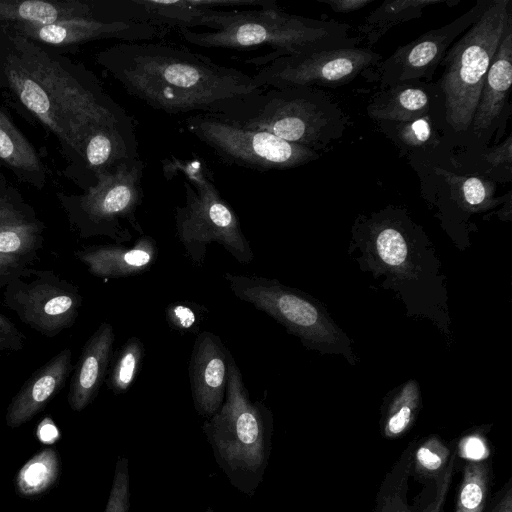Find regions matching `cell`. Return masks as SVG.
Listing matches in <instances>:
<instances>
[{"mask_svg":"<svg viewBox=\"0 0 512 512\" xmlns=\"http://www.w3.org/2000/svg\"><path fill=\"white\" fill-rule=\"evenodd\" d=\"M101 62L126 92L154 110L236 118L265 90L252 76L186 47L160 42H124Z\"/></svg>","mask_w":512,"mask_h":512,"instance_id":"obj_1","label":"cell"},{"mask_svg":"<svg viewBox=\"0 0 512 512\" xmlns=\"http://www.w3.org/2000/svg\"><path fill=\"white\" fill-rule=\"evenodd\" d=\"M353 238L375 277L398 291L408 308L443 323L446 292L439 275V261L428 249L427 238L405 211L388 207L360 216ZM444 324V323H443ZM442 324V325H443Z\"/></svg>","mask_w":512,"mask_h":512,"instance_id":"obj_2","label":"cell"},{"mask_svg":"<svg viewBox=\"0 0 512 512\" xmlns=\"http://www.w3.org/2000/svg\"><path fill=\"white\" fill-rule=\"evenodd\" d=\"M350 29L347 23L290 14L275 6L224 11L217 30L179 29L178 32L186 42L204 48L245 50L269 45L270 53L247 60L263 67L280 56L356 47L361 39L350 37Z\"/></svg>","mask_w":512,"mask_h":512,"instance_id":"obj_3","label":"cell"},{"mask_svg":"<svg viewBox=\"0 0 512 512\" xmlns=\"http://www.w3.org/2000/svg\"><path fill=\"white\" fill-rule=\"evenodd\" d=\"M273 415L261 401H252L242 373L231 359L225 399L202 429L219 468L231 485L253 496L268 466Z\"/></svg>","mask_w":512,"mask_h":512,"instance_id":"obj_4","label":"cell"},{"mask_svg":"<svg viewBox=\"0 0 512 512\" xmlns=\"http://www.w3.org/2000/svg\"><path fill=\"white\" fill-rule=\"evenodd\" d=\"M162 170L168 180L182 179L185 203L175 207L174 220L177 238L190 261L202 267L207 246L217 242L239 263H251L254 254L238 215L217 189L208 167L172 155L162 161Z\"/></svg>","mask_w":512,"mask_h":512,"instance_id":"obj_5","label":"cell"},{"mask_svg":"<svg viewBox=\"0 0 512 512\" xmlns=\"http://www.w3.org/2000/svg\"><path fill=\"white\" fill-rule=\"evenodd\" d=\"M511 21V0H487L479 18L455 40L441 61L444 71L439 88L445 121L452 132L470 129L484 78Z\"/></svg>","mask_w":512,"mask_h":512,"instance_id":"obj_6","label":"cell"},{"mask_svg":"<svg viewBox=\"0 0 512 512\" xmlns=\"http://www.w3.org/2000/svg\"><path fill=\"white\" fill-rule=\"evenodd\" d=\"M230 120L317 152L340 138L347 125L345 113L329 95L303 86L270 88Z\"/></svg>","mask_w":512,"mask_h":512,"instance_id":"obj_7","label":"cell"},{"mask_svg":"<svg viewBox=\"0 0 512 512\" xmlns=\"http://www.w3.org/2000/svg\"><path fill=\"white\" fill-rule=\"evenodd\" d=\"M223 278L231 292L280 323L302 344L322 354H341L355 363L351 342L315 299L279 280L226 272Z\"/></svg>","mask_w":512,"mask_h":512,"instance_id":"obj_8","label":"cell"},{"mask_svg":"<svg viewBox=\"0 0 512 512\" xmlns=\"http://www.w3.org/2000/svg\"><path fill=\"white\" fill-rule=\"evenodd\" d=\"M184 128L224 163L259 172L287 170L315 161L317 151L213 115H191Z\"/></svg>","mask_w":512,"mask_h":512,"instance_id":"obj_9","label":"cell"},{"mask_svg":"<svg viewBox=\"0 0 512 512\" xmlns=\"http://www.w3.org/2000/svg\"><path fill=\"white\" fill-rule=\"evenodd\" d=\"M144 168L139 157L96 176V183L78 201L85 237L103 235L122 244L132 239L130 228L144 234L136 218L144 195Z\"/></svg>","mask_w":512,"mask_h":512,"instance_id":"obj_10","label":"cell"},{"mask_svg":"<svg viewBox=\"0 0 512 512\" xmlns=\"http://www.w3.org/2000/svg\"><path fill=\"white\" fill-rule=\"evenodd\" d=\"M380 59L379 53L360 46L285 55L264 65L252 79L264 90L296 86L338 87L377 65Z\"/></svg>","mask_w":512,"mask_h":512,"instance_id":"obj_11","label":"cell"},{"mask_svg":"<svg viewBox=\"0 0 512 512\" xmlns=\"http://www.w3.org/2000/svg\"><path fill=\"white\" fill-rule=\"evenodd\" d=\"M17 56L43 85L82 137L83 145L92 129L113 122L126 112L114 102H102L44 51L23 38H12Z\"/></svg>","mask_w":512,"mask_h":512,"instance_id":"obj_12","label":"cell"},{"mask_svg":"<svg viewBox=\"0 0 512 512\" xmlns=\"http://www.w3.org/2000/svg\"><path fill=\"white\" fill-rule=\"evenodd\" d=\"M32 274L31 281L19 276L8 283L5 302L23 323L54 337L75 323L82 296L76 286L51 271L32 270Z\"/></svg>","mask_w":512,"mask_h":512,"instance_id":"obj_13","label":"cell"},{"mask_svg":"<svg viewBox=\"0 0 512 512\" xmlns=\"http://www.w3.org/2000/svg\"><path fill=\"white\" fill-rule=\"evenodd\" d=\"M487 0H478L452 22L427 31L398 47L380 66V89L410 81L430 80L450 46L481 15Z\"/></svg>","mask_w":512,"mask_h":512,"instance_id":"obj_14","label":"cell"},{"mask_svg":"<svg viewBox=\"0 0 512 512\" xmlns=\"http://www.w3.org/2000/svg\"><path fill=\"white\" fill-rule=\"evenodd\" d=\"M455 459L456 453L439 479L424 480L411 472L406 448L385 474L372 512H445Z\"/></svg>","mask_w":512,"mask_h":512,"instance_id":"obj_15","label":"cell"},{"mask_svg":"<svg viewBox=\"0 0 512 512\" xmlns=\"http://www.w3.org/2000/svg\"><path fill=\"white\" fill-rule=\"evenodd\" d=\"M232 358L218 335L210 331L197 334L188 374L194 408L206 419L216 414L224 402Z\"/></svg>","mask_w":512,"mask_h":512,"instance_id":"obj_16","label":"cell"},{"mask_svg":"<svg viewBox=\"0 0 512 512\" xmlns=\"http://www.w3.org/2000/svg\"><path fill=\"white\" fill-rule=\"evenodd\" d=\"M25 36L52 45H68L102 38L137 42L162 38L170 29L140 22L106 21L97 17H77L53 24L16 26Z\"/></svg>","mask_w":512,"mask_h":512,"instance_id":"obj_17","label":"cell"},{"mask_svg":"<svg viewBox=\"0 0 512 512\" xmlns=\"http://www.w3.org/2000/svg\"><path fill=\"white\" fill-rule=\"evenodd\" d=\"M5 74L8 83L22 104L82 158L83 140L81 135L48 91L17 56L9 55L7 57Z\"/></svg>","mask_w":512,"mask_h":512,"instance_id":"obj_18","label":"cell"},{"mask_svg":"<svg viewBox=\"0 0 512 512\" xmlns=\"http://www.w3.org/2000/svg\"><path fill=\"white\" fill-rule=\"evenodd\" d=\"M72 353L61 350L39 368L20 388L7 407L5 421L18 428L34 418L65 385L72 369Z\"/></svg>","mask_w":512,"mask_h":512,"instance_id":"obj_19","label":"cell"},{"mask_svg":"<svg viewBox=\"0 0 512 512\" xmlns=\"http://www.w3.org/2000/svg\"><path fill=\"white\" fill-rule=\"evenodd\" d=\"M512 83V21L493 55L484 78L476 110L470 125L473 136L489 141L488 133L508 104Z\"/></svg>","mask_w":512,"mask_h":512,"instance_id":"obj_20","label":"cell"},{"mask_svg":"<svg viewBox=\"0 0 512 512\" xmlns=\"http://www.w3.org/2000/svg\"><path fill=\"white\" fill-rule=\"evenodd\" d=\"M114 341L112 325L102 322L84 344L68 391L73 411L81 412L97 397L111 363Z\"/></svg>","mask_w":512,"mask_h":512,"instance_id":"obj_21","label":"cell"},{"mask_svg":"<svg viewBox=\"0 0 512 512\" xmlns=\"http://www.w3.org/2000/svg\"><path fill=\"white\" fill-rule=\"evenodd\" d=\"M159 249L149 235H141L132 247L122 244L92 245L77 250L75 256L88 271L103 279L142 274L157 261Z\"/></svg>","mask_w":512,"mask_h":512,"instance_id":"obj_22","label":"cell"},{"mask_svg":"<svg viewBox=\"0 0 512 512\" xmlns=\"http://www.w3.org/2000/svg\"><path fill=\"white\" fill-rule=\"evenodd\" d=\"M139 157L134 122L127 113L92 129L84 141L82 159L95 180L99 173Z\"/></svg>","mask_w":512,"mask_h":512,"instance_id":"obj_23","label":"cell"},{"mask_svg":"<svg viewBox=\"0 0 512 512\" xmlns=\"http://www.w3.org/2000/svg\"><path fill=\"white\" fill-rule=\"evenodd\" d=\"M433 101L429 85L403 82L376 93L367 106V114L378 122H408L429 115Z\"/></svg>","mask_w":512,"mask_h":512,"instance_id":"obj_24","label":"cell"},{"mask_svg":"<svg viewBox=\"0 0 512 512\" xmlns=\"http://www.w3.org/2000/svg\"><path fill=\"white\" fill-rule=\"evenodd\" d=\"M77 17H94L92 6L81 1L0 0V21L44 26Z\"/></svg>","mask_w":512,"mask_h":512,"instance_id":"obj_25","label":"cell"},{"mask_svg":"<svg viewBox=\"0 0 512 512\" xmlns=\"http://www.w3.org/2000/svg\"><path fill=\"white\" fill-rule=\"evenodd\" d=\"M62 470L59 451L48 446L36 452L17 471L14 488L24 499H39L59 482Z\"/></svg>","mask_w":512,"mask_h":512,"instance_id":"obj_26","label":"cell"},{"mask_svg":"<svg viewBox=\"0 0 512 512\" xmlns=\"http://www.w3.org/2000/svg\"><path fill=\"white\" fill-rule=\"evenodd\" d=\"M451 0H396L384 1L364 19L358 28L369 46L375 44L392 27L420 18L425 8L433 5H456Z\"/></svg>","mask_w":512,"mask_h":512,"instance_id":"obj_27","label":"cell"},{"mask_svg":"<svg viewBox=\"0 0 512 512\" xmlns=\"http://www.w3.org/2000/svg\"><path fill=\"white\" fill-rule=\"evenodd\" d=\"M41 230L11 205L0 203V254L27 260L40 246Z\"/></svg>","mask_w":512,"mask_h":512,"instance_id":"obj_28","label":"cell"},{"mask_svg":"<svg viewBox=\"0 0 512 512\" xmlns=\"http://www.w3.org/2000/svg\"><path fill=\"white\" fill-rule=\"evenodd\" d=\"M435 173L449 185L458 206L468 213H479L504 202V197L495 198V183L481 176L459 175L444 168Z\"/></svg>","mask_w":512,"mask_h":512,"instance_id":"obj_29","label":"cell"},{"mask_svg":"<svg viewBox=\"0 0 512 512\" xmlns=\"http://www.w3.org/2000/svg\"><path fill=\"white\" fill-rule=\"evenodd\" d=\"M420 405L419 385L409 380L394 392L385 405L380 423L382 435L388 439L405 435L415 423Z\"/></svg>","mask_w":512,"mask_h":512,"instance_id":"obj_30","label":"cell"},{"mask_svg":"<svg viewBox=\"0 0 512 512\" xmlns=\"http://www.w3.org/2000/svg\"><path fill=\"white\" fill-rule=\"evenodd\" d=\"M411 472L424 480L439 479L456 453L437 435H429L408 447Z\"/></svg>","mask_w":512,"mask_h":512,"instance_id":"obj_31","label":"cell"},{"mask_svg":"<svg viewBox=\"0 0 512 512\" xmlns=\"http://www.w3.org/2000/svg\"><path fill=\"white\" fill-rule=\"evenodd\" d=\"M491 488V465L487 460L468 461L455 499L454 512H483Z\"/></svg>","mask_w":512,"mask_h":512,"instance_id":"obj_32","label":"cell"},{"mask_svg":"<svg viewBox=\"0 0 512 512\" xmlns=\"http://www.w3.org/2000/svg\"><path fill=\"white\" fill-rule=\"evenodd\" d=\"M145 347L138 337H130L116 353L106 384L114 394L127 392L141 371Z\"/></svg>","mask_w":512,"mask_h":512,"instance_id":"obj_33","label":"cell"},{"mask_svg":"<svg viewBox=\"0 0 512 512\" xmlns=\"http://www.w3.org/2000/svg\"><path fill=\"white\" fill-rule=\"evenodd\" d=\"M0 158L10 166L40 172L42 165L33 146L0 110Z\"/></svg>","mask_w":512,"mask_h":512,"instance_id":"obj_34","label":"cell"},{"mask_svg":"<svg viewBox=\"0 0 512 512\" xmlns=\"http://www.w3.org/2000/svg\"><path fill=\"white\" fill-rule=\"evenodd\" d=\"M383 131L400 146L402 150L416 152L438 144V138L430 114L408 122H380Z\"/></svg>","mask_w":512,"mask_h":512,"instance_id":"obj_35","label":"cell"},{"mask_svg":"<svg viewBox=\"0 0 512 512\" xmlns=\"http://www.w3.org/2000/svg\"><path fill=\"white\" fill-rule=\"evenodd\" d=\"M208 309L192 301H176L165 309L169 327L179 333H197Z\"/></svg>","mask_w":512,"mask_h":512,"instance_id":"obj_36","label":"cell"},{"mask_svg":"<svg viewBox=\"0 0 512 512\" xmlns=\"http://www.w3.org/2000/svg\"><path fill=\"white\" fill-rule=\"evenodd\" d=\"M483 170L481 177L498 181H510L512 169V137L500 144L488 148L482 155Z\"/></svg>","mask_w":512,"mask_h":512,"instance_id":"obj_37","label":"cell"},{"mask_svg":"<svg viewBox=\"0 0 512 512\" xmlns=\"http://www.w3.org/2000/svg\"><path fill=\"white\" fill-rule=\"evenodd\" d=\"M130 508V476L128 459L118 458L104 512H128Z\"/></svg>","mask_w":512,"mask_h":512,"instance_id":"obj_38","label":"cell"},{"mask_svg":"<svg viewBox=\"0 0 512 512\" xmlns=\"http://www.w3.org/2000/svg\"><path fill=\"white\" fill-rule=\"evenodd\" d=\"M24 335L20 333L14 323L0 313V350H18L23 347Z\"/></svg>","mask_w":512,"mask_h":512,"instance_id":"obj_39","label":"cell"},{"mask_svg":"<svg viewBox=\"0 0 512 512\" xmlns=\"http://www.w3.org/2000/svg\"><path fill=\"white\" fill-rule=\"evenodd\" d=\"M459 452L470 461L484 460L489 454L486 441L478 435H470L462 439Z\"/></svg>","mask_w":512,"mask_h":512,"instance_id":"obj_40","label":"cell"},{"mask_svg":"<svg viewBox=\"0 0 512 512\" xmlns=\"http://www.w3.org/2000/svg\"><path fill=\"white\" fill-rule=\"evenodd\" d=\"M27 271L26 262L20 258L0 254V284L9 283Z\"/></svg>","mask_w":512,"mask_h":512,"instance_id":"obj_41","label":"cell"},{"mask_svg":"<svg viewBox=\"0 0 512 512\" xmlns=\"http://www.w3.org/2000/svg\"><path fill=\"white\" fill-rule=\"evenodd\" d=\"M319 2L328 5L334 12L346 14L360 10L374 0H318Z\"/></svg>","mask_w":512,"mask_h":512,"instance_id":"obj_42","label":"cell"},{"mask_svg":"<svg viewBox=\"0 0 512 512\" xmlns=\"http://www.w3.org/2000/svg\"><path fill=\"white\" fill-rule=\"evenodd\" d=\"M490 512H512V481L507 482L500 498Z\"/></svg>","mask_w":512,"mask_h":512,"instance_id":"obj_43","label":"cell"},{"mask_svg":"<svg viewBox=\"0 0 512 512\" xmlns=\"http://www.w3.org/2000/svg\"><path fill=\"white\" fill-rule=\"evenodd\" d=\"M205 512H214L213 508L208 506Z\"/></svg>","mask_w":512,"mask_h":512,"instance_id":"obj_44","label":"cell"},{"mask_svg":"<svg viewBox=\"0 0 512 512\" xmlns=\"http://www.w3.org/2000/svg\"><path fill=\"white\" fill-rule=\"evenodd\" d=\"M3 202L2 200H0V203Z\"/></svg>","mask_w":512,"mask_h":512,"instance_id":"obj_45","label":"cell"}]
</instances>
